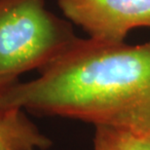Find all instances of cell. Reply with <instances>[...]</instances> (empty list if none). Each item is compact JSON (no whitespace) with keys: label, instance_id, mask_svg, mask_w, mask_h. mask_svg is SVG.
<instances>
[{"label":"cell","instance_id":"cell-1","mask_svg":"<svg viewBox=\"0 0 150 150\" xmlns=\"http://www.w3.org/2000/svg\"><path fill=\"white\" fill-rule=\"evenodd\" d=\"M39 72L0 94V109L150 136V40L128 45L77 37Z\"/></svg>","mask_w":150,"mask_h":150},{"label":"cell","instance_id":"cell-2","mask_svg":"<svg viewBox=\"0 0 150 150\" xmlns=\"http://www.w3.org/2000/svg\"><path fill=\"white\" fill-rule=\"evenodd\" d=\"M76 38L71 23L48 10L45 0H0V94Z\"/></svg>","mask_w":150,"mask_h":150},{"label":"cell","instance_id":"cell-3","mask_svg":"<svg viewBox=\"0 0 150 150\" xmlns=\"http://www.w3.org/2000/svg\"><path fill=\"white\" fill-rule=\"evenodd\" d=\"M68 22L94 40L124 43L134 28H150V0H58Z\"/></svg>","mask_w":150,"mask_h":150},{"label":"cell","instance_id":"cell-4","mask_svg":"<svg viewBox=\"0 0 150 150\" xmlns=\"http://www.w3.org/2000/svg\"><path fill=\"white\" fill-rule=\"evenodd\" d=\"M52 142L22 109H0V150H46Z\"/></svg>","mask_w":150,"mask_h":150},{"label":"cell","instance_id":"cell-5","mask_svg":"<svg viewBox=\"0 0 150 150\" xmlns=\"http://www.w3.org/2000/svg\"><path fill=\"white\" fill-rule=\"evenodd\" d=\"M94 150H150V136L118 128L96 126Z\"/></svg>","mask_w":150,"mask_h":150}]
</instances>
